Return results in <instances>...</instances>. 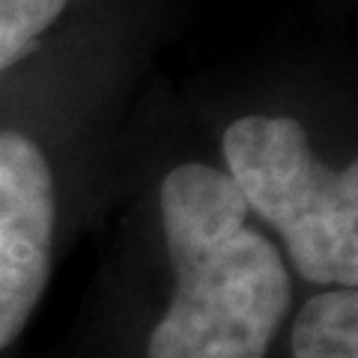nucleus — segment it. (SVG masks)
<instances>
[{"instance_id": "1", "label": "nucleus", "mask_w": 358, "mask_h": 358, "mask_svg": "<svg viewBox=\"0 0 358 358\" xmlns=\"http://www.w3.org/2000/svg\"><path fill=\"white\" fill-rule=\"evenodd\" d=\"M176 287L147 358H266L289 310L281 254L248 227V206L218 167L188 162L159 188Z\"/></svg>"}, {"instance_id": "2", "label": "nucleus", "mask_w": 358, "mask_h": 358, "mask_svg": "<svg viewBox=\"0 0 358 358\" xmlns=\"http://www.w3.org/2000/svg\"><path fill=\"white\" fill-rule=\"evenodd\" d=\"M221 150L245 206L284 236L296 272L310 284L355 287L358 164H322L293 117H239Z\"/></svg>"}, {"instance_id": "3", "label": "nucleus", "mask_w": 358, "mask_h": 358, "mask_svg": "<svg viewBox=\"0 0 358 358\" xmlns=\"http://www.w3.org/2000/svg\"><path fill=\"white\" fill-rule=\"evenodd\" d=\"M57 200L36 141L0 131V350L30 322L54 263Z\"/></svg>"}, {"instance_id": "4", "label": "nucleus", "mask_w": 358, "mask_h": 358, "mask_svg": "<svg viewBox=\"0 0 358 358\" xmlns=\"http://www.w3.org/2000/svg\"><path fill=\"white\" fill-rule=\"evenodd\" d=\"M293 358H358L355 287L326 289L305 301L293 326Z\"/></svg>"}, {"instance_id": "5", "label": "nucleus", "mask_w": 358, "mask_h": 358, "mask_svg": "<svg viewBox=\"0 0 358 358\" xmlns=\"http://www.w3.org/2000/svg\"><path fill=\"white\" fill-rule=\"evenodd\" d=\"M69 0H0V72H6L48 30Z\"/></svg>"}]
</instances>
